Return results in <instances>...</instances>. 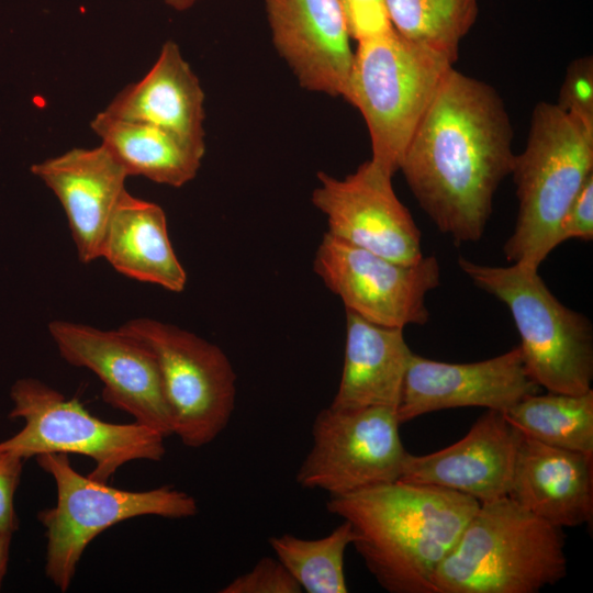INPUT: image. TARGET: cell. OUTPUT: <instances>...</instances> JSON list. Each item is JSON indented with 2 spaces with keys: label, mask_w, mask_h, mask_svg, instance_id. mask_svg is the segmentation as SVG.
Instances as JSON below:
<instances>
[{
  "label": "cell",
  "mask_w": 593,
  "mask_h": 593,
  "mask_svg": "<svg viewBox=\"0 0 593 593\" xmlns=\"http://www.w3.org/2000/svg\"><path fill=\"white\" fill-rule=\"evenodd\" d=\"M513 136L499 92L452 67L399 171L421 209L456 244L484 235L495 192L513 168Z\"/></svg>",
  "instance_id": "1"
},
{
  "label": "cell",
  "mask_w": 593,
  "mask_h": 593,
  "mask_svg": "<svg viewBox=\"0 0 593 593\" xmlns=\"http://www.w3.org/2000/svg\"><path fill=\"white\" fill-rule=\"evenodd\" d=\"M480 503L468 495L404 481L329 496V513L349 523L353 542L390 593H434V574Z\"/></svg>",
  "instance_id": "2"
},
{
  "label": "cell",
  "mask_w": 593,
  "mask_h": 593,
  "mask_svg": "<svg viewBox=\"0 0 593 593\" xmlns=\"http://www.w3.org/2000/svg\"><path fill=\"white\" fill-rule=\"evenodd\" d=\"M562 528L510 496L480 503L438 566L434 593H536L567 574Z\"/></svg>",
  "instance_id": "3"
},
{
  "label": "cell",
  "mask_w": 593,
  "mask_h": 593,
  "mask_svg": "<svg viewBox=\"0 0 593 593\" xmlns=\"http://www.w3.org/2000/svg\"><path fill=\"white\" fill-rule=\"evenodd\" d=\"M592 174L593 130L556 103H537L525 148L515 154L511 171L518 210L503 248L508 261L540 266L559 245L560 222Z\"/></svg>",
  "instance_id": "4"
},
{
  "label": "cell",
  "mask_w": 593,
  "mask_h": 593,
  "mask_svg": "<svg viewBox=\"0 0 593 593\" xmlns=\"http://www.w3.org/2000/svg\"><path fill=\"white\" fill-rule=\"evenodd\" d=\"M455 60L394 30L358 41L344 100L361 113L370 161L393 177Z\"/></svg>",
  "instance_id": "5"
},
{
  "label": "cell",
  "mask_w": 593,
  "mask_h": 593,
  "mask_svg": "<svg viewBox=\"0 0 593 593\" xmlns=\"http://www.w3.org/2000/svg\"><path fill=\"white\" fill-rule=\"evenodd\" d=\"M458 266L475 287L507 306L521 337L525 369L539 387L567 394L591 390L592 324L551 293L538 268L489 266L463 257Z\"/></svg>",
  "instance_id": "6"
},
{
  "label": "cell",
  "mask_w": 593,
  "mask_h": 593,
  "mask_svg": "<svg viewBox=\"0 0 593 593\" xmlns=\"http://www.w3.org/2000/svg\"><path fill=\"white\" fill-rule=\"evenodd\" d=\"M38 466L56 484V505L37 515L45 528V573L66 592L86 548L100 533L137 516L180 519L194 516L197 500L171 485L148 491H126L85 477L70 463L68 454L37 455Z\"/></svg>",
  "instance_id": "7"
},
{
  "label": "cell",
  "mask_w": 593,
  "mask_h": 593,
  "mask_svg": "<svg viewBox=\"0 0 593 593\" xmlns=\"http://www.w3.org/2000/svg\"><path fill=\"white\" fill-rule=\"evenodd\" d=\"M10 418H22L23 428L0 441V449L24 460L45 452L78 454L93 459L88 474L108 482L133 460L159 461L166 454L165 437L137 422L116 424L92 415L77 399L35 378L18 379L11 387Z\"/></svg>",
  "instance_id": "8"
},
{
  "label": "cell",
  "mask_w": 593,
  "mask_h": 593,
  "mask_svg": "<svg viewBox=\"0 0 593 593\" xmlns=\"http://www.w3.org/2000/svg\"><path fill=\"white\" fill-rule=\"evenodd\" d=\"M120 328L154 355L174 434L190 448L213 441L235 409L236 373L226 354L192 332L148 317Z\"/></svg>",
  "instance_id": "9"
},
{
  "label": "cell",
  "mask_w": 593,
  "mask_h": 593,
  "mask_svg": "<svg viewBox=\"0 0 593 593\" xmlns=\"http://www.w3.org/2000/svg\"><path fill=\"white\" fill-rule=\"evenodd\" d=\"M399 425L387 407L320 411L298 484L339 496L398 481L406 455Z\"/></svg>",
  "instance_id": "10"
},
{
  "label": "cell",
  "mask_w": 593,
  "mask_h": 593,
  "mask_svg": "<svg viewBox=\"0 0 593 593\" xmlns=\"http://www.w3.org/2000/svg\"><path fill=\"white\" fill-rule=\"evenodd\" d=\"M313 269L346 310L374 324L396 328L426 324V295L440 284V266L435 256L399 262L328 233L317 246Z\"/></svg>",
  "instance_id": "11"
},
{
  "label": "cell",
  "mask_w": 593,
  "mask_h": 593,
  "mask_svg": "<svg viewBox=\"0 0 593 593\" xmlns=\"http://www.w3.org/2000/svg\"><path fill=\"white\" fill-rule=\"evenodd\" d=\"M48 332L60 356L92 371L103 383V400L165 438L174 434L171 412L152 351L123 332L68 321H52Z\"/></svg>",
  "instance_id": "12"
},
{
  "label": "cell",
  "mask_w": 593,
  "mask_h": 593,
  "mask_svg": "<svg viewBox=\"0 0 593 593\" xmlns=\"http://www.w3.org/2000/svg\"><path fill=\"white\" fill-rule=\"evenodd\" d=\"M312 203L327 220V232L337 239L412 264L423 257L422 235L392 187V177L370 159L343 179L317 174Z\"/></svg>",
  "instance_id": "13"
},
{
  "label": "cell",
  "mask_w": 593,
  "mask_h": 593,
  "mask_svg": "<svg viewBox=\"0 0 593 593\" xmlns=\"http://www.w3.org/2000/svg\"><path fill=\"white\" fill-rule=\"evenodd\" d=\"M539 389L525 369L519 347L468 363L413 354L396 417L402 424L427 413L467 406L504 412Z\"/></svg>",
  "instance_id": "14"
},
{
  "label": "cell",
  "mask_w": 593,
  "mask_h": 593,
  "mask_svg": "<svg viewBox=\"0 0 593 593\" xmlns=\"http://www.w3.org/2000/svg\"><path fill=\"white\" fill-rule=\"evenodd\" d=\"M272 44L299 85L345 98L354 59L339 0H265Z\"/></svg>",
  "instance_id": "15"
},
{
  "label": "cell",
  "mask_w": 593,
  "mask_h": 593,
  "mask_svg": "<svg viewBox=\"0 0 593 593\" xmlns=\"http://www.w3.org/2000/svg\"><path fill=\"white\" fill-rule=\"evenodd\" d=\"M522 434L503 413L488 410L455 444L422 456L406 452L400 481L433 485L479 503L508 495Z\"/></svg>",
  "instance_id": "16"
},
{
  "label": "cell",
  "mask_w": 593,
  "mask_h": 593,
  "mask_svg": "<svg viewBox=\"0 0 593 593\" xmlns=\"http://www.w3.org/2000/svg\"><path fill=\"white\" fill-rule=\"evenodd\" d=\"M31 172L59 200L79 260L101 258L108 224L128 177L114 155L103 144L71 148L33 164Z\"/></svg>",
  "instance_id": "17"
},
{
  "label": "cell",
  "mask_w": 593,
  "mask_h": 593,
  "mask_svg": "<svg viewBox=\"0 0 593 593\" xmlns=\"http://www.w3.org/2000/svg\"><path fill=\"white\" fill-rule=\"evenodd\" d=\"M507 496L559 528L589 524L593 513V456L522 435Z\"/></svg>",
  "instance_id": "18"
},
{
  "label": "cell",
  "mask_w": 593,
  "mask_h": 593,
  "mask_svg": "<svg viewBox=\"0 0 593 593\" xmlns=\"http://www.w3.org/2000/svg\"><path fill=\"white\" fill-rule=\"evenodd\" d=\"M204 98L200 80L180 47L168 40L147 74L124 87L102 111L157 125L205 146Z\"/></svg>",
  "instance_id": "19"
},
{
  "label": "cell",
  "mask_w": 593,
  "mask_h": 593,
  "mask_svg": "<svg viewBox=\"0 0 593 593\" xmlns=\"http://www.w3.org/2000/svg\"><path fill=\"white\" fill-rule=\"evenodd\" d=\"M414 353L403 328L369 322L346 310L343 371L331 407H387L396 412Z\"/></svg>",
  "instance_id": "20"
},
{
  "label": "cell",
  "mask_w": 593,
  "mask_h": 593,
  "mask_svg": "<svg viewBox=\"0 0 593 593\" xmlns=\"http://www.w3.org/2000/svg\"><path fill=\"white\" fill-rule=\"evenodd\" d=\"M101 258L128 278L171 292L183 291L187 283L186 270L169 239L164 209L127 190L111 215Z\"/></svg>",
  "instance_id": "21"
},
{
  "label": "cell",
  "mask_w": 593,
  "mask_h": 593,
  "mask_svg": "<svg viewBox=\"0 0 593 593\" xmlns=\"http://www.w3.org/2000/svg\"><path fill=\"white\" fill-rule=\"evenodd\" d=\"M94 134L128 176L180 188L198 174L205 146L157 125L123 120L100 111L90 122Z\"/></svg>",
  "instance_id": "22"
},
{
  "label": "cell",
  "mask_w": 593,
  "mask_h": 593,
  "mask_svg": "<svg viewBox=\"0 0 593 593\" xmlns=\"http://www.w3.org/2000/svg\"><path fill=\"white\" fill-rule=\"evenodd\" d=\"M506 421L539 443L593 456V391L532 394L506 411Z\"/></svg>",
  "instance_id": "23"
},
{
  "label": "cell",
  "mask_w": 593,
  "mask_h": 593,
  "mask_svg": "<svg viewBox=\"0 0 593 593\" xmlns=\"http://www.w3.org/2000/svg\"><path fill=\"white\" fill-rule=\"evenodd\" d=\"M353 542V530L343 521L332 533L317 539L291 534L271 536L269 545L302 591L307 593H346L344 573L346 548Z\"/></svg>",
  "instance_id": "24"
},
{
  "label": "cell",
  "mask_w": 593,
  "mask_h": 593,
  "mask_svg": "<svg viewBox=\"0 0 593 593\" xmlns=\"http://www.w3.org/2000/svg\"><path fill=\"white\" fill-rule=\"evenodd\" d=\"M390 23L403 37L436 48L455 61L475 23L478 0H384Z\"/></svg>",
  "instance_id": "25"
},
{
  "label": "cell",
  "mask_w": 593,
  "mask_h": 593,
  "mask_svg": "<svg viewBox=\"0 0 593 593\" xmlns=\"http://www.w3.org/2000/svg\"><path fill=\"white\" fill-rule=\"evenodd\" d=\"M556 104L566 114L593 130L592 56H581L569 64Z\"/></svg>",
  "instance_id": "26"
},
{
  "label": "cell",
  "mask_w": 593,
  "mask_h": 593,
  "mask_svg": "<svg viewBox=\"0 0 593 593\" xmlns=\"http://www.w3.org/2000/svg\"><path fill=\"white\" fill-rule=\"evenodd\" d=\"M221 593H300L302 589L277 559L261 558L251 570L232 580Z\"/></svg>",
  "instance_id": "27"
},
{
  "label": "cell",
  "mask_w": 593,
  "mask_h": 593,
  "mask_svg": "<svg viewBox=\"0 0 593 593\" xmlns=\"http://www.w3.org/2000/svg\"><path fill=\"white\" fill-rule=\"evenodd\" d=\"M351 38L361 41L393 30L384 0H339Z\"/></svg>",
  "instance_id": "28"
},
{
  "label": "cell",
  "mask_w": 593,
  "mask_h": 593,
  "mask_svg": "<svg viewBox=\"0 0 593 593\" xmlns=\"http://www.w3.org/2000/svg\"><path fill=\"white\" fill-rule=\"evenodd\" d=\"M571 238L586 242L593 238V174L586 179L560 222L559 245Z\"/></svg>",
  "instance_id": "29"
},
{
  "label": "cell",
  "mask_w": 593,
  "mask_h": 593,
  "mask_svg": "<svg viewBox=\"0 0 593 593\" xmlns=\"http://www.w3.org/2000/svg\"><path fill=\"white\" fill-rule=\"evenodd\" d=\"M24 459L0 449V529H18L14 495L20 484Z\"/></svg>",
  "instance_id": "30"
},
{
  "label": "cell",
  "mask_w": 593,
  "mask_h": 593,
  "mask_svg": "<svg viewBox=\"0 0 593 593\" xmlns=\"http://www.w3.org/2000/svg\"><path fill=\"white\" fill-rule=\"evenodd\" d=\"M13 533L0 529V589L7 572Z\"/></svg>",
  "instance_id": "31"
},
{
  "label": "cell",
  "mask_w": 593,
  "mask_h": 593,
  "mask_svg": "<svg viewBox=\"0 0 593 593\" xmlns=\"http://www.w3.org/2000/svg\"><path fill=\"white\" fill-rule=\"evenodd\" d=\"M176 11H184L193 7L200 0H161Z\"/></svg>",
  "instance_id": "32"
}]
</instances>
